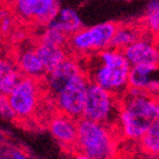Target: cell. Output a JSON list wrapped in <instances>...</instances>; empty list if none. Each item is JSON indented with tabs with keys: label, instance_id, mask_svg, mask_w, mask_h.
Wrapping results in <instances>:
<instances>
[{
	"label": "cell",
	"instance_id": "6da1fadb",
	"mask_svg": "<svg viewBox=\"0 0 159 159\" xmlns=\"http://www.w3.org/2000/svg\"><path fill=\"white\" fill-rule=\"evenodd\" d=\"M119 111L122 134L129 139H140L159 118V106L156 96L129 87Z\"/></svg>",
	"mask_w": 159,
	"mask_h": 159
},
{
	"label": "cell",
	"instance_id": "7a4b0ae2",
	"mask_svg": "<svg viewBox=\"0 0 159 159\" xmlns=\"http://www.w3.org/2000/svg\"><path fill=\"white\" fill-rule=\"evenodd\" d=\"M99 65L93 70V82L116 95L125 93L128 88L130 64L122 51L107 48L98 55Z\"/></svg>",
	"mask_w": 159,
	"mask_h": 159
},
{
	"label": "cell",
	"instance_id": "3957f363",
	"mask_svg": "<svg viewBox=\"0 0 159 159\" xmlns=\"http://www.w3.org/2000/svg\"><path fill=\"white\" fill-rule=\"evenodd\" d=\"M77 148L95 159H107L114 150L111 135L106 125L80 118L77 122Z\"/></svg>",
	"mask_w": 159,
	"mask_h": 159
},
{
	"label": "cell",
	"instance_id": "277c9868",
	"mask_svg": "<svg viewBox=\"0 0 159 159\" xmlns=\"http://www.w3.org/2000/svg\"><path fill=\"white\" fill-rule=\"evenodd\" d=\"M119 111L114 93H109L93 82H89L82 118L108 126L109 122H112L119 116Z\"/></svg>",
	"mask_w": 159,
	"mask_h": 159
},
{
	"label": "cell",
	"instance_id": "5b68a950",
	"mask_svg": "<svg viewBox=\"0 0 159 159\" xmlns=\"http://www.w3.org/2000/svg\"><path fill=\"white\" fill-rule=\"evenodd\" d=\"M89 81L84 72L77 75L56 95V102L59 110L72 119L82 118L86 93Z\"/></svg>",
	"mask_w": 159,
	"mask_h": 159
},
{
	"label": "cell",
	"instance_id": "8992f818",
	"mask_svg": "<svg viewBox=\"0 0 159 159\" xmlns=\"http://www.w3.org/2000/svg\"><path fill=\"white\" fill-rule=\"evenodd\" d=\"M8 100L16 117L31 116L38 103V87L34 78L22 77L8 95Z\"/></svg>",
	"mask_w": 159,
	"mask_h": 159
},
{
	"label": "cell",
	"instance_id": "52a82bcc",
	"mask_svg": "<svg viewBox=\"0 0 159 159\" xmlns=\"http://www.w3.org/2000/svg\"><path fill=\"white\" fill-rule=\"evenodd\" d=\"M16 10L21 18L47 25L58 13L59 0H16Z\"/></svg>",
	"mask_w": 159,
	"mask_h": 159
},
{
	"label": "cell",
	"instance_id": "ba28073f",
	"mask_svg": "<svg viewBox=\"0 0 159 159\" xmlns=\"http://www.w3.org/2000/svg\"><path fill=\"white\" fill-rule=\"evenodd\" d=\"M130 66L135 65H158L159 51L157 43L151 37H139L135 43L122 50Z\"/></svg>",
	"mask_w": 159,
	"mask_h": 159
},
{
	"label": "cell",
	"instance_id": "9c48e42d",
	"mask_svg": "<svg viewBox=\"0 0 159 159\" xmlns=\"http://www.w3.org/2000/svg\"><path fill=\"white\" fill-rule=\"evenodd\" d=\"M128 87L156 95L158 93V65L130 66Z\"/></svg>",
	"mask_w": 159,
	"mask_h": 159
},
{
	"label": "cell",
	"instance_id": "30bf717a",
	"mask_svg": "<svg viewBox=\"0 0 159 159\" xmlns=\"http://www.w3.org/2000/svg\"><path fill=\"white\" fill-rule=\"evenodd\" d=\"M52 136L65 148L77 147V122L66 115L55 117L50 122Z\"/></svg>",
	"mask_w": 159,
	"mask_h": 159
},
{
	"label": "cell",
	"instance_id": "8fae6325",
	"mask_svg": "<svg viewBox=\"0 0 159 159\" xmlns=\"http://www.w3.org/2000/svg\"><path fill=\"white\" fill-rule=\"evenodd\" d=\"M81 72V69L77 62L70 59H66L55 70L48 74L47 85L49 90L53 96L58 95L72 78Z\"/></svg>",
	"mask_w": 159,
	"mask_h": 159
},
{
	"label": "cell",
	"instance_id": "7c38bea8",
	"mask_svg": "<svg viewBox=\"0 0 159 159\" xmlns=\"http://www.w3.org/2000/svg\"><path fill=\"white\" fill-rule=\"evenodd\" d=\"M46 26L55 28L68 36V34H72L78 30L82 29V20L75 9L62 8L59 9L56 17L48 22Z\"/></svg>",
	"mask_w": 159,
	"mask_h": 159
},
{
	"label": "cell",
	"instance_id": "4fadbf2b",
	"mask_svg": "<svg viewBox=\"0 0 159 159\" xmlns=\"http://www.w3.org/2000/svg\"><path fill=\"white\" fill-rule=\"evenodd\" d=\"M34 51L41 61L46 74L55 70L62 61L67 59L66 52L61 47H55L40 43L34 48Z\"/></svg>",
	"mask_w": 159,
	"mask_h": 159
},
{
	"label": "cell",
	"instance_id": "5bb4252c",
	"mask_svg": "<svg viewBox=\"0 0 159 159\" xmlns=\"http://www.w3.org/2000/svg\"><path fill=\"white\" fill-rule=\"evenodd\" d=\"M117 29V25L114 22L107 21L96 25L89 28L91 40H93V50H105L110 48L112 36Z\"/></svg>",
	"mask_w": 159,
	"mask_h": 159
},
{
	"label": "cell",
	"instance_id": "9a60e30c",
	"mask_svg": "<svg viewBox=\"0 0 159 159\" xmlns=\"http://www.w3.org/2000/svg\"><path fill=\"white\" fill-rule=\"evenodd\" d=\"M22 78V74L10 61L0 59V95L8 96Z\"/></svg>",
	"mask_w": 159,
	"mask_h": 159
},
{
	"label": "cell",
	"instance_id": "2e32d148",
	"mask_svg": "<svg viewBox=\"0 0 159 159\" xmlns=\"http://www.w3.org/2000/svg\"><path fill=\"white\" fill-rule=\"evenodd\" d=\"M19 70L30 78H38L45 75V69L34 49H26L21 51L18 58Z\"/></svg>",
	"mask_w": 159,
	"mask_h": 159
},
{
	"label": "cell",
	"instance_id": "e0dca14e",
	"mask_svg": "<svg viewBox=\"0 0 159 159\" xmlns=\"http://www.w3.org/2000/svg\"><path fill=\"white\" fill-rule=\"evenodd\" d=\"M139 37H140L139 31L134 27H117L116 31L112 36L111 43H110V48L122 51L129 45L135 43Z\"/></svg>",
	"mask_w": 159,
	"mask_h": 159
},
{
	"label": "cell",
	"instance_id": "ac0fdd59",
	"mask_svg": "<svg viewBox=\"0 0 159 159\" xmlns=\"http://www.w3.org/2000/svg\"><path fill=\"white\" fill-rule=\"evenodd\" d=\"M141 145L147 152L158 154L159 151V121H155L141 136Z\"/></svg>",
	"mask_w": 159,
	"mask_h": 159
},
{
	"label": "cell",
	"instance_id": "d6986e66",
	"mask_svg": "<svg viewBox=\"0 0 159 159\" xmlns=\"http://www.w3.org/2000/svg\"><path fill=\"white\" fill-rule=\"evenodd\" d=\"M70 46L79 52H87L93 50V40L89 28L80 29L70 34Z\"/></svg>",
	"mask_w": 159,
	"mask_h": 159
},
{
	"label": "cell",
	"instance_id": "ffe728a7",
	"mask_svg": "<svg viewBox=\"0 0 159 159\" xmlns=\"http://www.w3.org/2000/svg\"><path fill=\"white\" fill-rule=\"evenodd\" d=\"M145 21L151 32L157 34L159 30V0H149L146 5Z\"/></svg>",
	"mask_w": 159,
	"mask_h": 159
},
{
	"label": "cell",
	"instance_id": "44dd1931",
	"mask_svg": "<svg viewBox=\"0 0 159 159\" xmlns=\"http://www.w3.org/2000/svg\"><path fill=\"white\" fill-rule=\"evenodd\" d=\"M67 40V36L64 32L51 28V27H46V30L43 31V37H41V43L46 45L55 46V47H61L65 45Z\"/></svg>",
	"mask_w": 159,
	"mask_h": 159
},
{
	"label": "cell",
	"instance_id": "7402d4cb",
	"mask_svg": "<svg viewBox=\"0 0 159 159\" xmlns=\"http://www.w3.org/2000/svg\"><path fill=\"white\" fill-rule=\"evenodd\" d=\"M0 116L6 120H13L16 118L15 112L8 100V96L0 95Z\"/></svg>",
	"mask_w": 159,
	"mask_h": 159
},
{
	"label": "cell",
	"instance_id": "603a6c76",
	"mask_svg": "<svg viewBox=\"0 0 159 159\" xmlns=\"http://www.w3.org/2000/svg\"><path fill=\"white\" fill-rule=\"evenodd\" d=\"M12 27V18L9 16V13L6 11L3 16L0 19V30L3 32H8Z\"/></svg>",
	"mask_w": 159,
	"mask_h": 159
},
{
	"label": "cell",
	"instance_id": "cb8c5ba5",
	"mask_svg": "<svg viewBox=\"0 0 159 159\" xmlns=\"http://www.w3.org/2000/svg\"><path fill=\"white\" fill-rule=\"evenodd\" d=\"M12 159H28V158L22 152H20V151H15V152H12Z\"/></svg>",
	"mask_w": 159,
	"mask_h": 159
},
{
	"label": "cell",
	"instance_id": "d4e9b609",
	"mask_svg": "<svg viewBox=\"0 0 159 159\" xmlns=\"http://www.w3.org/2000/svg\"><path fill=\"white\" fill-rule=\"evenodd\" d=\"M75 159H95V158H93V157H90V156H87V155H85V154H80V155H78V156H76Z\"/></svg>",
	"mask_w": 159,
	"mask_h": 159
},
{
	"label": "cell",
	"instance_id": "484cf974",
	"mask_svg": "<svg viewBox=\"0 0 159 159\" xmlns=\"http://www.w3.org/2000/svg\"><path fill=\"white\" fill-rule=\"evenodd\" d=\"M5 12H6V11H5V10H2V9L0 8V19H1V17H2V16H3V13H5Z\"/></svg>",
	"mask_w": 159,
	"mask_h": 159
},
{
	"label": "cell",
	"instance_id": "4316f807",
	"mask_svg": "<svg viewBox=\"0 0 159 159\" xmlns=\"http://www.w3.org/2000/svg\"><path fill=\"white\" fill-rule=\"evenodd\" d=\"M0 159H7V158H0Z\"/></svg>",
	"mask_w": 159,
	"mask_h": 159
}]
</instances>
